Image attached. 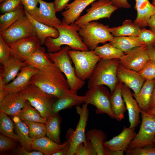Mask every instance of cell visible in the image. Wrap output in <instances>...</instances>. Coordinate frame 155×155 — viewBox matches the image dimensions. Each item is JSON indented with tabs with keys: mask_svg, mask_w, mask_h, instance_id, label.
Returning <instances> with one entry per match:
<instances>
[{
	"mask_svg": "<svg viewBox=\"0 0 155 155\" xmlns=\"http://www.w3.org/2000/svg\"><path fill=\"white\" fill-rule=\"evenodd\" d=\"M30 84H34L44 92L58 98L72 91L64 74L53 62L38 69L32 78Z\"/></svg>",
	"mask_w": 155,
	"mask_h": 155,
	"instance_id": "6da1fadb",
	"label": "cell"
},
{
	"mask_svg": "<svg viewBox=\"0 0 155 155\" xmlns=\"http://www.w3.org/2000/svg\"><path fill=\"white\" fill-rule=\"evenodd\" d=\"M59 32L57 38L47 37L44 44L49 53H54L60 51L63 45L68 46L70 49L75 50H89L83 42L78 31L79 27L74 24L67 25L62 24L55 27Z\"/></svg>",
	"mask_w": 155,
	"mask_h": 155,
	"instance_id": "7a4b0ae2",
	"label": "cell"
},
{
	"mask_svg": "<svg viewBox=\"0 0 155 155\" xmlns=\"http://www.w3.org/2000/svg\"><path fill=\"white\" fill-rule=\"evenodd\" d=\"M119 59L101 58L91 74L88 83V88L90 89L97 86H107L111 94L118 83L117 72L119 65Z\"/></svg>",
	"mask_w": 155,
	"mask_h": 155,
	"instance_id": "3957f363",
	"label": "cell"
},
{
	"mask_svg": "<svg viewBox=\"0 0 155 155\" xmlns=\"http://www.w3.org/2000/svg\"><path fill=\"white\" fill-rule=\"evenodd\" d=\"M70 49L68 46H63L59 51L49 53L51 60L64 74L68 82L70 89L76 92L85 84V81L78 78L75 75V68L72 65V61L69 54Z\"/></svg>",
	"mask_w": 155,
	"mask_h": 155,
	"instance_id": "277c9868",
	"label": "cell"
},
{
	"mask_svg": "<svg viewBox=\"0 0 155 155\" xmlns=\"http://www.w3.org/2000/svg\"><path fill=\"white\" fill-rule=\"evenodd\" d=\"M79 34L88 49L94 50L100 43L111 41L114 36L108 30V25L94 21L79 26Z\"/></svg>",
	"mask_w": 155,
	"mask_h": 155,
	"instance_id": "5b68a950",
	"label": "cell"
},
{
	"mask_svg": "<svg viewBox=\"0 0 155 155\" xmlns=\"http://www.w3.org/2000/svg\"><path fill=\"white\" fill-rule=\"evenodd\" d=\"M21 92L42 117L47 120L52 115V106L57 98L44 92L33 84H30Z\"/></svg>",
	"mask_w": 155,
	"mask_h": 155,
	"instance_id": "8992f818",
	"label": "cell"
},
{
	"mask_svg": "<svg viewBox=\"0 0 155 155\" xmlns=\"http://www.w3.org/2000/svg\"><path fill=\"white\" fill-rule=\"evenodd\" d=\"M68 53L74 65L76 75L84 81L89 79L97 63L101 59L93 50H70Z\"/></svg>",
	"mask_w": 155,
	"mask_h": 155,
	"instance_id": "52a82bcc",
	"label": "cell"
},
{
	"mask_svg": "<svg viewBox=\"0 0 155 155\" xmlns=\"http://www.w3.org/2000/svg\"><path fill=\"white\" fill-rule=\"evenodd\" d=\"M140 113L142 121L139 130L127 149L154 146L155 116L148 114L141 109Z\"/></svg>",
	"mask_w": 155,
	"mask_h": 155,
	"instance_id": "ba28073f",
	"label": "cell"
},
{
	"mask_svg": "<svg viewBox=\"0 0 155 155\" xmlns=\"http://www.w3.org/2000/svg\"><path fill=\"white\" fill-rule=\"evenodd\" d=\"M88 104L83 103L82 107L76 106L77 113L80 118L75 131L71 129L67 131L66 135L67 140L69 141L70 148L67 155H74L78 146L81 143H86L87 139L85 129L89 116V110L88 108Z\"/></svg>",
	"mask_w": 155,
	"mask_h": 155,
	"instance_id": "9c48e42d",
	"label": "cell"
},
{
	"mask_svg": "<svg viewBox=\"0 0 155 155\" xmlns=\"http://www.w3.org/2000/svg\"><path fill=\"white\" fill-rule=\"evenodd\" d=\"M111 94L107 89L101 85L94 86L85 93V102L93 105L97 114H106L112 119H115L111 108Z\"/></svg>",
	"mask_w": 155,
	"mask_h": 155,
	"instance_id": "30bf717a",
	"label": "cell"
},
{
	"mask_svg": "<svg viewBox=\"0 0 155 155\" xmlns=\"http://www.w3.org/2000/svg\"><path fill=\"white\" fill-rule=\"evenodd\" d=\"M1 36L9 45L24 38L36 36L34 27L26 15L5 30L0 32Z\"/></svg>",
	"mask_w": 155,
	"mask_h": 155,
	"instance_id": "8fae6325",
	"label": "cell"
},
{
	"mask_svg": "<svg viewBox=\"0 0 155 155\" xmlns=\"http://www.w3.org/2000/svg\"><path fill=\"white\" fill-rule=\"evenodd\" d=\"M86 9L87 13L79 17L74 24L78 26L90 22L103 18L110 19L112 13L118 9L111 0H96Z\"/></svg>",
	"mask_w": 155,
	"mask_h": 155,
	"instance_id": "7c38bea8",
	"label": "cell"
},
{
	"mask_svg": "<svg viewBox=\"0 0 155 155\" xmlns=\"http://www.w3.org/2000/svg\"><path fill=\"white\" fill-rule=\"evenodd\" d=\"M147 48L146 46L144 45L124 53L119 59V65L137 72L140 71L150 60Z\"/></svg>",
	"mask_w": 155,
	"mask_h": 155,
	"instance_id": "4fadbf2b",
	"label": "cell"
},
{
	"mask_svg": "<svg viewBox=\"0 0 155 155\" xmlns=\"http://www.w3.org/2000/svg\"><path fill=\"white\" fill-rule=\"evenodd\" d=\"M39 7L28 12L33 18L40 22L54 27L62 24V22L56 16L54 2H47L39 0Z\"/></svg>",
	"mask_w": 155,
	"mask_h": 155,
	"instance_id": "5bb4252c",
	"label": "cell"
},
{
	"mask_svg": "<svg viewBox=\"0 0 155 155\" xmlns=\"http://www.w3.org/2000/svg\"><path fill=\"white\" fill-rule=\"evenodd\" d=\"M11 56L24 61L41 45L36 36L20 40L9 45Z\"/></svg>",
	"mask_w": 155,
	"mask_h": 155,
	"instance_id": "9a60e30c",
	"label": "cell"
},
{
	"mask_svg": "<svg viewBox=\"0 0 155 155\" xmlns=\"http://www.w3.org/2000/svg\"><path fill=\"white\" fill-rule=\"evenodd\" d=\"M38 70L28 65L25 66L11 82L6 84L4 91L8 94L24 90L30 84L32 78Z\"/></svg>",
	"mask_w": 155,
	"mask_h": 155,
	"instance_id": "2e32d148",
	"label": "cell"
},
{
	"mask_svg": "<svg viewBox=\"0 0 155 155\" xmlns=\"http://www.w3.org/2000/svg\"><path fill=\"white\" fill-rule=\"evenodd\" d=\"M27 100L21 92L8 93L0 101V111L12 117L17 116Z\"/></svg>",
	"mask_w": 155,
	"mask_h": 155,
	"instance_id": "e0dca14e",
	"label": "cell"
},
{
	"mask_svg": "<svg viewBox=\"0 0 155 155\" xmlns=\"http://www.w3.org/2000/svg\"><path fill=\"white\" fill-rule=\"evenodd\" d=\"M118 80L137 93L145 80L138 72L119 65L117 72Z\"/></svg>",
	"mask_w": 155,
	"mask_h": 155,
	"instance_id": "ac0fdd59",
	"label": "cell"
},
{
	"mask_svg": "<svg viewBox=\"0 0 155 155\" xmlns=\"http://www.w3.org/2000/svg\"><path fill=\"white\" fill-rule=\"evenodd\" d=\"M121 92L123 100L128 112L129 127L135 129L140 122V109L138 103L133 96L131 89L122 84Z\"/></svg>",
	"mask_w": 155,
	"mask_h": 155,
	"instance_id": "d6986e66",
	"label": "cell"
},
{
	"mask_svg": "<svg viewBox=\"0 0 155 155\" xmlns=\"http://www.w3.org/2000/svg\"><path fill=\"white\" fill-rule=\"evenodd\" d=\"M135 130L124 126L119 134L104 143V146L112 150L125 151L137 134Z\"/></svg>",
	"mask_w": 155,
	"mask_h": 155,
	"instance_id": "ffe728a7",
	"label": "cell"
},
{
	"mask_svg": "<svg viewBox=\"0 0 155 155\" xmlns=\"http://www.w3.org/2000/svg\"><path fill=\"white\" fill-rule=\"evenodd\" d=\"M134 7L137 12L134 23L140 28L148 26V21L155 14V7L149 0H135Z\"/></svg>",
	"mask_w": 155,
	"mask_h": 155,
	"instance_id": "44dd1931",
	"label": "cell"
},
{
	"mask_svg": "<svg viewBox=\"0 0 155 155\" xmlns=\"http://www.w3.org/2000/svg\"><path fill=\"white\" fill-rule=\"evenodd\" d=\"M96 0H74L68 4L65 9L66 10L61 14L63 17V23L67 25L74 24L83 10L89 5Z\"/></svg>",
	"mask_w": 155,
	"mask_h": 155,
	"instance_id": "7402d4cb",
	"label": "cell"
},
{
	"mask_svg": "<svg viewBox=\"0 0 155 155\" xmlns=\"http://www.w3.org/2000/svg\"><path fill=\"white\" fill-rule=\"evenodd\" d=\"M69 143L67 140L63 144H59L44 136L33 140L31 147L32 150L39 151L44 155H52L65 148Z\"/></svg>",
	"mask_w": 155,
	"mask_h": 155,
	"instance_id": "603a6c76",
	"label": "cell"
},
{
	"mask_svg": "<svg viewBox=\"0 0 155 155\" xmlns=\"http://www.w3.org/2000/svg\"><path fill=\"white\" fill-rule=\"evenodd\" d=\"M84 96H80L73 91L58 98L52 107V114H55L63 110L70 108L85 102Z\"/></svg>",
	"mask_w": 155,
	"mask_h": 155,
	"instance_id": "cb8c5ba5",
	"label": "cell"
},
{
	"mask_svg": "<svg viewBox=\"0 0 155 155\" xmlns=\"http://www.w3.org/2000/svg\"><path fill=\"white\" fill-rule=\"evenodd\" d=\"M154 85V79L146 80L137 93H132L141 109L146 113L149 111Z\"/></svg>",
	"mask_w": 155,
	"mask_h": 155,
	"instance_id": "d4e9b609",
	"label": "cell"
},
{
	"mask_svg": "<svg viewBox=\"0 0 155 155\" xmlns=\"http://www.w3.org/2000/svg\"><path fill=\"white\" fill-rule=\"evenodd\" d=\"M122 83H118L113 92L111 94L110 102L112 111L119 121L124 119V113L127 110L121 92Z\"/></svg>",
	"mask_w": 155,
	"mask_h": 155,
	"instance_id": "484cf974",
	"label": "cell"
},
{
	"mask_svg": "<svg viewBox=\"0 0 155 155\" xmlns=\"http://www.w3.org/2000/svg\"><path fill=\"white\" fill-rule=\"evenodd\" d=\"M26 16L33 24L36 33V36L41 45L44 44L46 39L50 37L53 38H58L59 32L55 27L40 22L33 18L24 9Z\"/></svg>",
	"mask_w": 155,
	"mask_h": 155,
	"instance_id": "4316f807",
	"label": "cell"
},
{
	"mask_svg": "<svg viewBox=\"0 0 155 155\" xmlns=\"http://www.w3.org/2000/svg\"><path fill=\"white\" fill-rule=\"evenodd\" d=\"M2 65L6 84L13 80L19 71L28 65L24 61L11 56Z\"/></svg>",
	"mask_w": 155,
	"mask_h": 155,
	"instance_id": "83f0119b",
	"label": "cell"
},
{
	"mask_svg": "<svg viewBox=\"0 0 155 155\" xmlns=\"http://www.w3.org/2000/svg\"><path fill=\"white\" fill-rule=\"evenodd\" d=\"M28 65L38 69L52 64L53 62L46 53L45 48L40 46L24 61Z\"/></svg>",
	"mask_w": 155,
	"mask_h": 155,
	"instance_id": "f1b7e54d",
	"label": "cell"
},
{
	"mask_svg": "<svg viewBox=\"0 0 155 155\" xmlns=\"http://www.w3.org/2000/svg\"><path fill=\"white\" fill-rule=\"evenodd\" d=\"M109 43L124 53L143 45L136 36L114 37Z\"/></svg>",
	"mask_w": 155,
	"mask_h": 155,
	"instance_id": "f546056e",
	"label": "cell"
},
{
	"mask_svg": "<svg viewBox=\"0 0 155 155\" xmlns=\"http://www.w3.org/2000/svg\"><path fill=\"white\" fill-rule=\"evenodd\" d=\"M16 134L20 139V143L25 149L32 151L31 145L32 140L29 136V129L27 126L18 116L13 117Z\"/></svg>",
	"mask_w": 155,
	"mask_h": 155,
	"instance_id": "4dcf8cb0",
	"label": "cell"
},
{
	"mask_svg": "<svg viewBox=\"0 0 155 155\" xmlns=\"http://www.w3.org/2000/svg\"><path fill=\"white\" fill-rule=\"evenodd\" d=\"M86 138L89 140L93 147L97 155H104V143L107 136L100 129H93L88 131L86 133Z\"/></svg>",
	"mask_w": 155,
	"mask_h": 155,
	"instance_id": "1f68e13d",
	"label": "cell"
},
{
	"mask_svg": "<svg viewBox=\"0 0 155 155\" xmlns=\"http://www.w3.org/2000/svg\"><path fill=\"white\" fill-rule=\"evenodd\" d=\"M140 29L131 20L128 19L124 20L122 25L109 27L108 30L115 36H137Z\"/></svg>",
	"mask_w": 155,
	"mask_h": 155,
	"instance_id": "d6a6232c",
	"label": "cell"
},
{
	"mask_svg": "<svg viewBox=\"0 0 155 155\" xmlns=\"http://www.w3.org/2000/svg\"><path fill=\"white\" fill-rule=\"evenodd\" d=\"M61 118L58 113L52 114L45 123L46 135L55 142L61 144L60 138Z\"/></svg>",
	"mask_w": 155,
	"mask_h": 155,
	"instance_id": "836d02e7",
	"label": "cell"
},
{
	"mask_svg": "<svg viewBox=\"0 0 155 155\" xmlns=\"http://www.w3.org/2000/svg\"><path fill=\"white\" fill-rule=\"evenodd\" d=\"M22 121H27L46 123L47 120L42 117L40 112L33 107L28 101L17 116Z\"/></svg>",
	"mask_w": 155,
	"mask_h": 155,
	"instance_id": "e575fe53",
	"label": "cell"
},
{
	"mask_svg": "<svg viewBox=\"0 0 155 155\" xmlns=\"http://www.w3.org/2000/svg\"><path fill=\"white\" fill-rule=\"evenodd\" d=\"M25 15L24 7L21 5L15 10L0 15V32L7 29Z\"/></svg>",
	"mask_w": 155,
	"mask_h": 155,
	"instance_id": "d590c367",
	"label": "cell"
},
{
	"mask_svg": "<svg viewBox=\"0 0 155 155\" xmlns=\"http://www.w3.org/2000/svg\"><path fill=\"white\" fill-rule=\"evenodd\" d=\"M15 125L13 121L7 115L2 112H0V132L2 135L12 138L20 142V139L16 134L15 133L14 129Z\"/></svg>",
	"mask_w": 155,
	"mask_h": 155,
	"instance_id": "8d00e7d4",
	"label": "cell"
},
{
	"mask_svg": "<svg viewBox=\"0 0 155 155\" xmlns=\"http://www.w3.org/2000/svg\"><path fill=\"white\" fill-rule=\"evenodd\" d=\"M93 51L101 58L105 59H119L124 54V52L109 43L98 46Z\"/></svg>",
	"mask_w": 155,
	"mask_h": 155,
	"instance_id": "74e56055",
	"label": "cell"
},
{
	"mask_svg": "<svg viewBox=\"0 0 155 155\" xmlns=\"http://www.w3.org/2000/svg\"><path fill=\"white\" fill-rule=\"evenodd\" d=\"M27 126L29 130V136L32 140L44 136L46 135V128L45 123L22 121Z\"/></svg>",
	"mask_w": 155,
	"mask_h": 155,
	"instance_id": "f35d334b",
	"label": "cell"
},
{
	"mask_svg": "<svg viewBox=\"0 0 155 155\" xmlns=\"http://www.w3.org/2000/svg\"><path fill=\"white\" fill-rule=\"evenodd\" d=\"M137 37L142 44L147 47L153 46L155 42V33L150 29L141 28Z\"/></svg>",
	"mask_w": 155,
	"mask_h": 155,
	"instance_id": "ab89813d",
	"label": "cell"
},
{
	"mask_svg": "<svg viewBox=\"0 0 155 155\" xmlns=\"http://www.w3.org/2000/svg\"><path fill=\"white\" fill-rule=\"evenodd\" d=\"M139 74L145 80L155 78V61L150 59L140 71Z\"/></svg>",
	"mask_w": 155,
	"mask_h": 155,
	"instance_id": "60d3db41",
	"label": "cell"
},
{
	"mask_svg": "<svg viewBox=\"0 0 155 155\" xmlns=\"http://www.w3.org/2000/svg\"><path fill=\"white\" fill-rule=\"evenodd\" d=\"M18 142L10 138L0 134V151L3 152L13 150L18 145Z\"/></svg>",
	"mask_w": 155,
	"mask_h": 155,
	"instance_id": "b9f144b4",
	"label": "cell"
},
{
	"mask_svg": "<svg viewBox=\"0 0 155 155\" xmlns=\"http://www.w3.org/2000/svg\"><path fill=\"white\" fill-rule=\"evenodd\" d=\"M75 155H97L96 152L90 141L87 139L86 143L80 144L77 148Z\"/></svg>",
	"mask_w": 155,
	"mask_h": 155,
	"instance_id": "7bdbcfd3",
	"label": "cell"
},
{
	"mask_svg": "<svg viewBox=\"0 0 155 155\" xmlns=\"http://www.w3.org/2000/svg\"><path fill=\"white\" fill-rule=\"evenodd\" d=\"M127 155H155V146H147L133 149H126Z\"/></svg>",
	"mask_w": 155,
	"mask_h": 155,
	"instance_id": "ee69618b",
	"label": "cell"
},
{
	"mask_svg": "<svg viewBox=\"0 0 155 155\" xmlns=\"http://www.w3.org/2000/svg\"><path fill=\"white\" fill-rule=\"evenodd\" d=\"M21 4V0H4L0 3V11L3 13L10 12L17 9Z\"/></svg>",
	"mask_w": 155,
	"mask_h": 155,
	"instance_id": "f6af8a7d",
	"label": "cell"
},
{
	"mask_svg": "<svg viewBox=\"0 0 155 155\" xmlns=\"http://www.w3.org/2000/svg\"><path fill=\"white\" fill-rule=\"evenodd\" d=\"M11 56L9 45L0 36V62L3 65Z\"/></svg>",
	"mask_w": 155,
	"mask_h": 155,
	"instance_id": "bcb514c9",
	"label": "cell"
},
{
	"mask_svg": "<svg viewBox=\"0 0 155 155\" xmlns=\"http://www.w3.org/2000/svg\"><path fill=\"white\" fill-rule=\"evenodd\" d=\"M39 0H21V4L23 5L24 9L28 12L33 11L38 7Z\"/></svg>",
	"mask_w": 155,
	"mask_h": 155,
	"instance_id": "7dc6e473",
	"label": "cell"
},
{
	"mask_svg": "<svg viewBox=\"0 0 155 155\" xmlns=\"http://www.w3.org/2000/svg\"><path fill=\"white\" fill-rule=\"evenodd\" d=\"M14 154L17 155H42L44 154L42 152L37 151H29L22 146L16 148L13 150Z\"/></svg>",
	"mask_w": 155,
	"mask_h": 155,
	"instance_id": "c3c4849f",
	"label": "cell"
},
{
	"mask_svg": "<svg viewBox=\"0 0 155 155\" xmlns=\"http://www.w3.org/2000/svg\"><path fill=\"white\" fill-rule=\"evenodd\" d=\"M70 0H55L54 2L56 13L62 11L65 9Z\"/></svg>",
	"mask_w": 155,
	"mask_h": 155,
	"instance_id": "681fc988",
	"label": "cell"
},
{
	"mask_svg": "<svg viewBox=\"0 0 155 155\" xmlns=\"http://www.w3.org/2000/svg\"><path fill=\"white\" fill-rule=\"evenodd\" d=\"M112 4L118 8L129 9L131 5L127 0H111Z\"/></svg>",
	"mask_w": 155,
	"mask_h": 155,
	"instance_id": "f907efd6",
	"label": "cell"
},
{
	"mask_svg": "<svg viewBox=\"0 0 155 155\" xmlns=\"http://www.w3.org/2000/svg\"><path fill=\"white\" fill-rule=\"evenodd\" d=\"M124 150H114L104 147V155H123Z\"/></svg>",
	"mask_w": 155,
	"mask_h": 155,
	"instance_id": "816d5d0a",
	"label": "cell"
},
{
	"mask_svg": "<svg viewBox=\"0 0 155 155\" xmlns=\"http://www.w3.org/2000/svg\"><path fill=\"white\" fill-rule=\"evenodd\" d=\"M147 50L150 59L155 61V47L153 46H148Z\"/></svg>",
	"mask_w": 155,
	"mask_h": 155,
	"instance_id": "f5cc1de1",
	"label": "cell"
},
{
	"mask_svg": "<svg viewBox=\"0 0 155 155\" xmlns=\"http://www.w3.org/2000/svg\"><path fill=\"white\" fill-rule=\"evenodd\" d=\"M69 148L70 143H69L65 148L53 154L52 155H67Z\"/></svg>",
	"mask_w": 155,
	"mask_h": 155,
	"instance_id": "db71d44e",
	"label": "cell"
},
{
	"mask_svg": "<svg viewBox=\"0 0 155 155\" xmlns=\"http://www.w3.org/2000/svg\"><path fill=\"white\" fill-rule=\"evenodd\" d=\"M148 26H149L150 29L155 33V14L149 19Z\"/></svg>",
	"mask_w": 155,
	"mask_h": 155,
	"instance_id": "11a10c76",
	"label": "cell"
},
{
	"mask_svg": "<svg viewBox=\"0 0 155 155\" xmlns=\"http://www.w3.org/2000/svg\"><path fill=\"white\" fill-rule=\"evenodd\" d=\"M154 80V85L149 106V110L155 106V78Z\"/></svg>",
	"mask_w": 155,
	"mask_h": 155,
	"instance_id": "9f6ffc18",
	"label": "cell"
},
{
	"mask_svg": "<svg viewBox=\"0 0 155 155\" xmlns=\"http://www.w3.org/2000/svg\"><path fill=\"white\" fill-rule=\"evenodd\" d=\"M146 113L150 115L155 116V106Z\"/></svg>",
	"mask_w": 155,
	"mask_h": 155,
	"instance_id": "6f0895ef",
	"label": "cell"
},
{
	"mask_svg": "<svg viewBox=\"0 0 155 155\" xmlns=\"http://www.w3.org/2000/svg\"><path fill=\"white\" fill-rule=\"evenodd\" d=\"M152 4L155 7V0H152Z\"/></svg>",
	"mask_w": 155,
	"mask_h": 155,
	"instance_id": "680465c9",
	"label": "cell"
},
{
	"mask_svg": "<svg viewBox=\"0 0 155 155\" xmlns=\"http://www.w3.org/2000/svg\"><path fill=\"white\" fill-rule=\"evenodd\" d=\"M4 0H0V3H1L3 2Z\"/></svg>",
	"mask_w": 155,
	"mask_h": 155,
	"instance_id": "91938a15",
	"label": "cell"
},
{
	"mask_svg": "<svg viewBox=\"0 0 155 155\" xmlns=\"http://www.w3.org/2000/svg\"><path fill=\"white\" fill-rule=\"evenodd\" d=\"M153 46L155 47V42L154 43Z\"/></svg>",
	"mask_w": 155,
	"mask_h": 155,
	"instance_id": "94428289",
	"label": "cell"
},
{
	"mask_svg": "<svg viewBox=\"0 0 155 155\" xmlns=\"http://www.w3.org/2000/svg\"><path fill=\"white\" fill-rule=\"evenodd\" d=\"M154 146H155V137L154 140Z\"/></svg>",
	"mask_w": 155,
	"mask_h": 155,
	"instance_id": "6125c7cd",
	"label": "cell"
}]
</instances>
